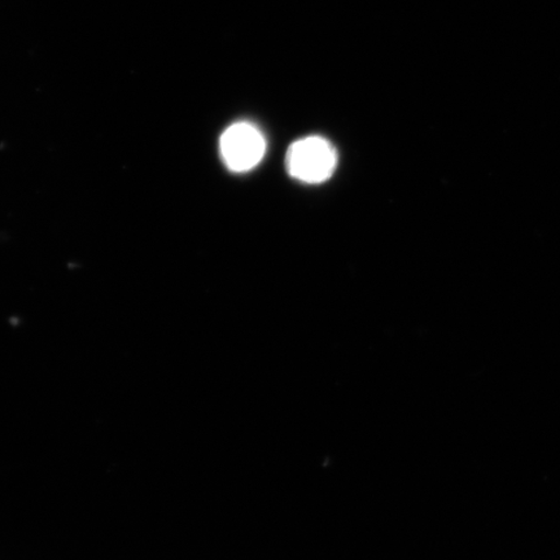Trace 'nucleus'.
Masks as SVG:
<instances>
[{"mask_svg": "<svg viewBox=\"0 0 560 560\" xmlns=\"http://www.w3.org/2000/svg\"><path fill=\"white\" fill-rule=\"evenodd\" d=\"M336 161L334 147L326 139L310 137L290 147L285 166L291 177L304 184H322L334 174Z\"/></svg>", "mask_w": 560, "mask_h": 560, "instance_id": "f257e3e1", "label": "nucleus"}, {"mask_svg": "<svg viewBox=\"0 0 560 560\" xmlns=\"http://www.w3.org/2000/svg\"><path fill=\"white\" fill-rule=\"evenodd\" d=\"M221 155L230 171L248 172L260 164L266 151L265 139L256 126L241 122L230 126L220 142Z\"/></svg>", "mask_w": 560, "mask_h": 560, "instance_id": "f03ea898", "label": "nucleus"}]
</instances>
